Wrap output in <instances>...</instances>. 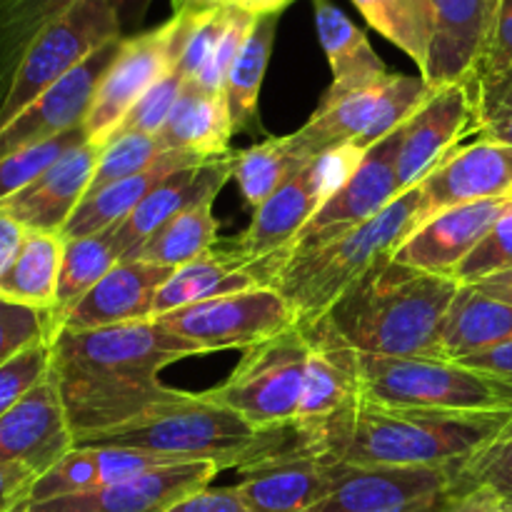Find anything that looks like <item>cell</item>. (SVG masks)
I'll return each instance as SVG.
<instances>
[{"label": "cell", "instance_id": "obj_1", "mask_svg": "<svg viewBox=\"0 0 512 512\" xmlns=\"http://www.w3.org/2000/svg\"><path fill=\"white\" fill-rule=\"evenodd\" d=\"M190 355L205 353L158 320L58 330L50 338V378L75 443L183 403L190 393L163 385L158 373Z\"/></svg>", "mask_w": 512, "mask_h": 512}, {"label": "cell", "instance_id": "obj_2", "mask_svg": "<svg viewBox=\"0 0 512 512\" xmlns=\"http://www.w3.org/2000/svg\"><path fill=\"white\" fill-rule=\"evenodd\" d=\"M458 288L453 278L385 255L340 295L315 328L363 355L445 358L443 325Z\"/></svg>", "mask_w": 512, "mask_h": 512}, {"label": "cell", "instance_id": "obj_3", "mask_svg": "<svg viewBox=\"0 0 512 512\" xmlns=\"http://www.w3.org/2000/svg\"><path fill=\"white\" fill-rule=\"evenodd\" d=\"M512 413L390 410L358 400L348 413L310 433L320 453L358 468H460L493 443Z\"/></svg>", "mask_w": 512, "mask_h": 512}, {"label": "cell", "instance_id": "obj_4", "mask_svg": "<svg viewBox=\"0 0 512 512\" xmlns=\"http://www.w3.org/2000/svg\"><path fill=\"white\" fill-rule=\"evenodd\" d=\"M135 448L165 455L178 463H215L220 470L240 473L283 455L318 450V440L300 425L255 428L253 423L225 405L213 403L205 393H190L183 403L155 410L145 418L105 433L78 440L75 448Z\"/></svg>", "mask_w": 512, "mask_h": 512}, {"label": "cell", "instance_id": "obj_5", "mask_svg": "<svg viewBox=\"0 0 512 512\" xmlns=\"http://www.w3.org/2000/svg\"><path fill=\"white\" fill-rule=\"evenodd\" d=\"M425 218L428 203L423 188L418 185L405 190L375 218L340 238L315 245L305 253H290L275 290L288 300L298 325L310 328L380 258L393 255Z\"/></svg>", "mask_w": 512, "mask_h": 512}, {"label": "cell", "instance_id": "obj_6", "mask_svg": "<svg viewBox=\"0 0 512 512\" xmlns=\"http://www.w3.org/2000/svg\"><path fill=\"white\" fill-rule=\"evenodd\" d=\"M360 400L390 410L512 413V383L450 358L358 353Z\"/></svg>", "mask_w": 512, "mask_h": 512}, {"label": "cell", "instance_id": "obj_7", "mask_svg": "<svg viewBox=\"0 0 512 512\" xmlns=\"http://www.w3.org/2000/svg\"><path fill=\"white\" fill-rule=\"evenodd\" d=\"M313 340L295 323L285 333L248 348L223 385L205 390L213 403L243 415L255 428L298 425Z\"/></svg>", "mask_w": 512, "mask_h": 512}, {"label": "cell", "instance_id": "obj_8", "mask_svg": "<svg viewBox=\"0 0 512 512\" xmlns=\"http://www.w3.org/2000/svg\"><path fill=\"white\" fill-rule=\"evenodd\" d=\"M125 38L108 0H78L30 43L0 105V128L105 43Z\"/></svg>", "mask_w": 512, "mask_h": 512}, {"label": "cell", "instance_id": "obj_9", "mask_svg": "<svg viewBox=\"0 0 512 512\" xmlns=\"http://www.w3.org/2000/svg\"><path fill=\"white\" fill-rule=\"evenodd\" d=\"M360 158L363 153L355 150L353 145L333 150V153L310 160L288 183L280 185L255 210L248 230L235 238L245 258L263 260L278 250L293 248V240L298 238L300 230L318 213L320 205L348 180Z\"/></svg>", "mask_w": 512, "mask_h": 512}, {"label": "cell", "instance_id": "obj_10", "mask_svg": "<svg viewBox=\"0 0 512 512\" xmlns=\"http://www.w3.org/2000/svg\"><path fill=\"white\" fill-rule=\"evenodd\" d=\"M153 320L165 325L170 333L195 343L203 353L253 348L298 323L288 300L275 288L203 300Z\"/></svg>", "mask_w": 512, "mask_h": 512}, {"label": "cell", "instance_id": "obj_11", "mask_svg": "<svg viewBox=\"0 0 512 512\" xmlns=\"http://www.w3.org/2000/svg\"><path fill=\"white\" fill-rule=\"evenodd\" d=\"M455 470L348 465L338 488L305 512H448Z\"/></svg>", "mask_w": 512, "mask_h": 512}, {"label": "cell", "instance_id": "obj_12", "mask_svg": "<svg viewBox=\"0 0 512 512\" xmlns=\"http://www.w3.org/2000/svg\"><path fill=\"white\" fill-rule=\"evenodd\" d=\"M400 138H403V128L365 150L348 180L320 205L318 213L300 230L290 253H305L315 245L340 238L365 220L375 218L380 210H385L398 198L400 183L395 165H398Z\"/></svg>", "mask_w": 512, "mask_h": 512}, {"label": "cell", "instance_id": "obj_13", "mask_svg": "<svg viewBox=\"0 0 512 512\" xmlns=\"http://www.w3.org/2000/svg\"><path fill=\"white\" fill-rule=\"evenodd\" d=\"M173 18L153 30L123 38L118 55L100 80L95 98L85 115V135L103 148L135 103L173 68L170 63Z\"/></svg>", "mask_w": 512, "mask_h": 512}, {"label": "cell", "instance_id": "obj_14", "mask_svg": "<svg viewBox=\"0 0 512 512\" xmlns=\"http://www.w3.org/2000/svg\"><path fill=\"white\" fill-rule=\"evenodd\" d=\"M288 258L290 248L278 250L263 260H250L240 250L238 240H228V243L218 240L208 253L170 275L168 283L155 295L153 318L203 303V300L223 298V295L275 288Z\"/></svg>", "mask_w": 512, "mask_h": 512}, {"label": "cell", "instance_id": "obj_15", "mask_svg": "<svg viewBox=\"0 0 512 512\" xmlns=\"http://www.w3.org/2000/svg\"><path fill=\"white\" fill-rule=\"evenodd\" d=\"M120 45H123V38L105 43L78 68L50 85L45 93H40L5 128H0V158L30 148V145L45 143L50 138H58V135L83 125L90 103L95 98V90H98L103 75L108 73Z\"/></svg>", "mask_w": 512, "mask_h": 512}, {"label": "cell", "instance_id": "obj_16", "mask_svg": "<svg viewBox=\"0 0 512 512\" xmlns=\"http://www.w3.org/2000/svg\"><path fill=\"white\" fill-rule=\"evenodd\" d=\"M218 473L215 463H173L88 493L23 503L13 512H165L178 500L208 488Z\"/></svg>", "mask_w": 512, "mask_h": 512}, {"label": "cell", "instance_id": "obj_17", "mask_svg": "<svg viewBox=\"0 0 512 512\" xmlns=\"http://www.w3.org/2000/svg\"><path fill=\"white\" fill-rule=\"evenodd\" d=\"M473 100L465 83L433 90L418 113L403 125L398 153L400 193L418 188L430 173L460 148L463 135H473Z\"/></svg>", "mask_w": 512, "mask_h": 512}, {"label": "cell", "instance_id": "obj_18", "mask_svg": "<svg viewBox=\"0 0 512 512\" xmlns=\"http://www.w3.org/2000/svg\"><path fill=\"white\" fill-rule=\"evenodd\" d=\"M345 473L348 463L320 450H305L245 470L233 488L250 512H305L328 498Z\"/></svg>", "mask_w": 512, "mask_h": 512}, {"label": "cell", "instance_id": "obj_19", "mask_svg": "<svg viewBox=\"0 0 512 512\" xmlns=\"http://www.w3.org/2000/svg\"><path fill=\"white\" fill-rule=\"evenodd\" d=\"M233 168L235 153H225L165 175L123 223L110 228L120 260L128 258L138 245H143L155 230L163 228L175 215L185 213L205 200L218 198L223 185L233 178Z\"/></svg>", "mask_w": 512, "mask_h": 512}, {"label": "cell", "instance_id": "obj_20", "mask_svg": "<svg viewBox=\"0 0 512 512\" xmlns=\"http://www.w3.org/2000/svg\"><path fill=\"white\" fill-rule=\"evenodd\" d=\"M73 448L75 438L50 375L0 418V463L43 475Z\"/></svg>", "mask_w": 512, "mask_h": 512}, {"label": "cell", "instance_id": "obj_21", "mask_svg": "<svg viewBox=\"0 0 512 512\" xmlns=\"http://www.w3.org/2000/svg\"><path fill=\"white\" fill-rule=\"evenodd\" d=\"M100 160V145H75L60 155L40 178L10 198L0 200V210L13 215L28 230L40 233H63L65 223L75 213L93 183Z\"/></svg>", "mask_w": 512, "mask_h": 512}, {"label": "cell", "instance_id": "obj_22", "mask_svg": "<svg viewBox=\"0 0 512 512\" xmlns=\"http://www.w3.org/2000/svg\"><path fill=\"white\" fill-rule=\"evenodd\" d=\"M505 203L508 200H485V203L455 205L428 215L395 250L393 258L430 275L453 278L460 263L485 238Z\"/></svg>", "mask_w": 512, "mask_h": 512}, {"label": "cell", "instance_id": "obj_23", "mask_svg": "<svg viewBox=\"0 0 512 512\" xmlns=\"http://www.w3.org/2000/svg\"><path fill=\"white\" fill-rule=\"evenodd\" d=\"M173 273L175 268L145 260H118L105 278L68 310L58 330H95L153 320L155 295Z\"/></svg>", "mask_w": 512, "mask_h": 512}, {"label": "cell", "instance_id": "obj_24", "mask_svg": "<svg viewBox=\"0 0 512 512\" xmlns=\"http://www.w3.org/2000/svg\"><path fill=\"white\" fill-rule=\"evenodd\" d=\"M420 188L428 215L455 205L512 200V145L475 140L453 150Z\"/></svg>", "mask_w": 512, "mask_h": 512}, {"label": "cell", "instance_id": "obj_25", "mask_svg": "<svg viewBox=\"0 0 512 512\" xmlns=\"http://www.w3.org/2000/svg\"><path fill=\"white\" fill-rule=\"evenodd\" d=\"M500 0H433L435 33L420 73L430 90L468 83L488 43Z\"/></svg>", "mask_w": 512, "mask_h": 512}, {"label": "cell", "instance_id": "obj_26", "mask_svg": "<svg viewBox=\"0 0 512 512\" xmlns=\"http://www.w3.org/2000/svg\"><path fill=\"white\" fill-rule=\"evenodd\" d=\"M173 463H178V460L135 448H108V445L73 448L48 473L35 478L25 503H40V500L63 498V495L88 493V490L105 488V485L133 478V475L145 473V470L163 468V465Z\"/></svg>", "mask_w": 512, "mask_h": 512}, {"label": "cell", "instance_id": "obj_27", "mask_svg": "<svg viewBox=\"0 0 512 512\" xmlns=\"http://www.w3.org/2000/svg\"><path fill=\"white\" fill-rule=\"evenodd\" d=\"M305 330L313 340V350L305 373L298 425L315 430L318 425L348 413L360 400L358 353L315 325Z\"/></svg>", "mask_w": 512, "mask_h": 512}, {"label": "cell", "instance_id": "obj_28", "mask_svg": "<svg viewBox=\"0 0 512 512\" xmlns=\"http://www.w3.org/2000/svg\"><path fill=\"white\" fill-rule=\"evenodd\" d=\"M203 155L190 153V150H168V153L160 155L153 165H148L140 173L130 175V178L118 180V183H110L105 188H100L98 193L85 195L83 203L75 208V213L70 215V220L63 228V240L73 238H85V235L103 233V230L113 228V225L123 223L130 213L140 205V200L165 178L173 170L185 168V165L203 163Z\"/></svg>", "mask_w": 512, "mask_h": 512}, {"label": "cell", "instance_id": "obj_29", "mask_svg": "<svg viewBox=\"0 0 512 512\" xmlns=\"http://www.w3.org/2000/svg\"><path fill=\"white\" fill-rule=\"evenodd\" d=\"M313 8L320 45L333 70L328 93H353L388 78V68L363 30L333 0H313Z\"/></svg>", "mask_w": 512, "mask_h": 512}, {"label": "cell", "instance_id": "obj_30", "mask_svg": "<svg viewBox=\"0 0 512 512\" xmlns=\"http://www.w3.org/2000/svg\"><path fill=\"white\" fill-rule=\"evenodd\" d=\"M388 78L368 85V88L353 90V93H325L323 103L315 110L313 118L300 130L290 133V140L298 148V153L310 163L320 155L353 145L373 123V115L378 110L380 95H383Z\"/></svg>", "mask_w": 512, "mask_h": 512}, {"label": "cell", "instance_id": "obj_31", "mask_svg": "<svg viewBox=\"0 0 512 512\" xmlns=\"http://www.w3.org/2000/svg\"><path fill=\"white\" fill-rule=\"evenodd\" d=\"M233 133L223 95H213L193 80H185L173 113L155 138L163 150H190L203 158H218L230 153L228 143Z\"/></svg>", "mask_w": 512, "mask_h": 512}, {"label": "cell", "instance_id": "obj_32", "mask_svg": "<svg viewBox=\"0 0 512 512\" xmlns=\"http://www.w3.org/2000/svg\"><path fill=\"white\" fill-rule=\"evenodd\" d=\"M512 340V305L460 285L443 325V355L463 360Z\"/></svg>", "mask_w": 512, "mask_h": 512}, {"label": "cell", "instance_id": "obj_33", "mask_svg": "<svg viewBox=\"0 0 512 512\" xmlns=\"http://www.w3.org/2000/svg\"><path fill=\"white\" fill-rule=\"evenodd\" d=\"M278 18V13H265L255 18L253 28L230 68L228 85H225V105H228L235 133H263L258 120V98L270 53H273Z\"/></svg>", "mask_w": 512, "mask_h": 512}, {"label": "cell", "instance_id": "obj_34", "mask_svg": "<svg viewBox=\"0 0 512 512\" xmlns=\"http://www.w3.org/2000/svg\"><path fill=\"white\" fill-rule=\"evenodd\" d=\"M65 240L60 233L28 230L18 260L0 283V298L50 313L58 295Z\"/></svg>", "mask_w": 512, "mask_h": 512}, {"label": "cell", "instance_id": "obj_35", "mask_svg": "<svg viewBox=\"0 0 512 512\" xmlns=\"http://www.w3.org/2000/svg\"><path fill=\"white\" fill-rule=\"evenodd\" d=\"M118 260L120 255L113 243V230L110 228L103 230V233L85 235V238L65 240L58 295H55L53 310L48 313L50 338L58 333L68 310L75 308L88 295V290L95 288Z\"/></svg>", "mask_w": 512, "mask_h": 512}, {"label": "cell", "instance_id": "obj_36", "mask_svg": "<svg viewBox=\"0 0 512 512\" xmlns=\"http://www.w3.org/2000/svg\"><path fill=\"white\" fill-rule=\"evenodd\" d=\"M215 200L195 205L185 213L155 230L143 245L133 250L128 258L145 263L165 265V268H183L218 243V220L213 215Z\"/></svg>", "mask_w": 512, "mask_h": 512}, {"label": "cell", "instance_id": "obj_37", "mask_svg": "<svg viewBox=\"0 0 512 512\" xmlns=\"http://www.w3.org/2000/svg\"><path fill=\"white\" fill-rule=\"evenodd\" d=\"M353 5L423 73L435 33L433 0H353Z\"/></svg>", "mask_w": 512, "mask_h": 512}, {"label": "cell", "instance_id": "obj_38", "mask_svg": "<svg viewBox=\"0 0 512 512\" xmlns=\"http://www.w3.org/2000/svg\"><path fill=\"white\" fill-rule=\"evenodd\" d=\"M78 0H0V105L25 50Z\"/></svg>", "mask_w": 512, "mask_h": 512}, {"label": "cell", "instance_id": "obj_39", "mask_svg": "<svg viewBox=\"0 0 512 512\" xmlns=\"http://www.w3.org/2000/svg\"><path fill=\"white\" fill-rule=\"evenodd\" d=\"M308 160L298 153L290 135L283 138H268L235 153L233 178L243 193L245 203L258 210L275 190L288 183L298 170H303Z\"/></svg>", "mask_w": 512, "mask_h": 512}, {"label": "cell", "instance_id": "obj_40", "mask_svg": "<svg viewBox=\"0 0 512 512\" xmlns=\"http://www.w3.org/2000/svg\"><path fill=\"white\" fill-rule=\"evenodd\" d=\"M512 80V0H500L495 10L493 28H490L488 43H485L483 55L475 65L473 75L468 78L470 100H473L475 123L488 113L490 105L500 98Z\"/></svg>", "mask_w": 512, "mask_h": 512}, {"label": "cell", "instance_id": "obj_41", "mask_svg": "<svg viewBox=\"0 0 512 512\" xmlns=\"http://www.w3.org/2000/svg\"><path fill=\"white\" fill-rule=\"evenodd\" d=\"M473 490H488L503 503H512V420L493 443L485 445L455 470V500Z\"/></svg>", "mask_w": 512, "mask_h": 512}, {"label": "cell", "instance_id": "obj_42", "mask_svg": "<svg viewBox=\"0 0 512 512\" xmlns=\"http://www.w3.org/2000/svg\"><path fill=\"white\" fill-rule=\"evenodd\" d=\"M433 90L425 85L423 78L418 75H403V73H390L388 83H385L383 95H380L378 110L373 115V123L368 125L363 135L353 143L355 150L365 153L373 145H378L380 140L388 138L390 133H395L398 128H403L415 113H418L420 105L430 98Z\"/></svg>", "mask_w": 512, "mask_h": 512}, {"label": "cell", "instance_id": "obj_43", "mask_svg": "<svg viewBox=\"0 0 512 512\" xmlns=\"http://www.w3.org/2000/svg\"><path fill=\"white\" fill-rule=\"evenodd\" d=\"M85 140H88L85 128L78 125V128L68 130V133L58 135V138H50L45 143L30 145V148H23L18 153H10L5 158H0V200L28 188L60 155L68 153L75 145L85 143Z\"/></svg>", "mask_w": 512, "mask_h": 512}, {"label": "cell", "instance_id": "obj_44", "mask_svg": "<svg viewBox=\"0 0 512 512\" xmlns=\"http://www.w3.org/2000/svg\"><path fill=\"white\" fill-rule=\"evenodd\" d=\"M163 153H168V150H163V145H160V140L155 138V135H115V138H110L108 143L100 148L98 168H95L88 195L98 193L105 185L118 183V180L140 173V170H145L148 165H153Z\"/></svg>", "mask_w": 512, "mask_h": 512}, {"label": "cell", "instance_id": "obj_45", "mask_svg": "<svg viewBox=\"0 0 512 512\" xmlns=\"http://www.w3.org/2000/svg\"><path fill=\"white\" fill-rule=\"evenodd\" d=\"M508 270H512V200L503 205L478 248L460 263L453 280L458 285H478L485 278L508 273Z\"/></svg>", "mask_w": 512, "mask_h": 512}, {"label": "cell", "instance_id": "obj_46", "mask_svg": "<svg viewBox=\"0 0 512 512\" xmlns=\"http://www.w3.org/2000/svg\"><path fill=\"white\" fill-rule=\"evenodd\" d=\"M50 375V340H38L0 365V418Z\"/></svg>", "mask_w": 512, "mask_h": 512}, {"label": "cell", "instance_id": "obj_47", "mask_svg": "<svg viewBox=\"0 0 512 512\" xmlns=\"http://www.w3.org/2000/svg\"><path fill=\"white\" fill-rule=\"evenodd\" d=\"M185 78L175 68H170L138 103L130 108V113L125 115V120L120 123V128L115 130V135L125 133H143V135H158L163 130L165 120L173 113L175 103H178L180 93H183Z\"/></svg>", "mask_w": 512, "mask_h": 512}, {"label": "cell", "instance_id": "obj_48", "mask_svg": "<svg viewBox=\"0 0 512 512\" xmlns=\"http://www.w3.org/2000/svg\"><path fill=\"white\" fill-rule=\"evenodd\" d=\"M255 18H258V15H253L250 10L235 8L233 5L228 25H225L223 35H220L213 55H210V60L205 63V68L200 70V75L193 83H198L200 88L208 90V93L223 95L225 98V85H228L230 68H233L235 58H238L240 48H243L245 38H248L250 28H253Z\"/></svg>", "mask_w": 512, "mask_h": 512}, {"label": "cell", "instance_id": "obj_49", "mask_svg": "<svg viewBox=\"0 0 512 512\" xmlns=\"http://www.w3.org/2000/svg\"><path fill=\"white\" fill-rule=\"evenodd\" d=\"M38 340H50V315L0 298V365Z\"/></svg>", "mask_w": 512, "mask_h": 512}, {"label": "cell", "instance_id": "obj_50", "mask_svg": "<svg viewBox=\"0 0 512 512\" xmlns=\"http://www.w3.org/2000/svg\"><path fill=\"white\" fill-rule=\"evenodd\" d=\"M473 135H478V140L512 145V80L500 98L490 105L488 113L475 123Z\"/></svg>", "mask_w": 512, "mask_h": 512}, {"label": "cell", "instance_id": "obj_51", "mask_svg": "<svg viewBox=\"0 0 512 512\" xmlns=\"http://www.w3.org/2000/svg\"><path fill=\"white\" fill-rule=\"evenodd\" d=\"M165 512H250L235 488H203Z\"/></svg>", "mask_w": 512, "mask_h": 512}, {"label": "cell", "instance_id": "obj_52", "mask_svg": "<svg viewBox=\"0 0 512 512\" xmlns=\"http://www.w3.org/2000/svg\"><path fill=\"white\" fill-rule=\"evenodd\" d=\"M38 475L25 465L0 463V512H13L28 500L30 485Z\"/></svg>", "mask_w": 512, "mask_h": 512}, {"label": "cell", "instance_id": "obj_53", "mask_svg": "<svg viewBox=\"0 0 512 512\" xmlns=\"http://www.w3.org/2000/svg\"><path fill=\"white\" fill-rule=\"evenodd\" d=\"M25 238H28V228L18 223L10 213L0 210V283L18 260Z\"/></svg>", "mask_w": 512, "mask_h": 512}, {"label": "cell", "instance_id": "obj_54", "mask_svg": "<svg viewBox=\"0 0 512 512\" xmlns=\"http://www.w3.org/2000/svg\"><path fill=\"white\" fill-rule=\"evenodd\" d=\"M458 363L495 375V378L505 380V383H512V340L510 343L495 345V348L468 355V358L458 360Z\"/></svg>", "mask_w": 512, "mask_h": 512}, {"label": "cell", "instance_id": "obj_55", "mask_svg": "<svg viewBox=\"0 0 512 512\" xmlns=\"http://www.w3.org/2000/svg\"><path fill=\"white\" fill-rule=\"evenodd\" d=\"M108 3L110 8L115 10V18H118L120 30H123V35L128 38V35L140 33L138 28L143 25L153 0H108Z\"/></svg>", "mask_w": 512, "mask_h": 512}, {"label": "cell", "instance_id": "obj_56", "mask_svg": "<svg viewBox=\"0 0 512 512\" xmlns=\"http://www.w3.org/2000/svg\"><path fill=\"white\" fill-rule=\"evenodd\" d=\"M503 500L495 498L488 490H473L450 505L448 512H505Z\"/></svg>", "mask_w": 512, "mask_h": 512}, {"label": "cell", "instance_id": "obj_57", "mask_svg": "<svg viewBox=\"0 0 512 512\" xmlns=\"http://www.w3.org/2000/svg\"><path fill=\"white\" fill-rule=\"evenodd\" d=\"M293 0H213L210 8L215 5H235V8L250 10L253 15H265V13H283Z\"/></svg>", "mask_w": 512, "mask_h": 512}, {"label": "cell", "instance_id": "obj_58", "mask_svg": "<svg viewBox=\"0 0 512 512\" xmlns=\"http://www.w3.org/2000/svg\"><path fill=\"white\" fill-rule=\"evenodd\" d=\"M475 288H478L480 293L490 295V298L503 300V303L512 305V270H508V273L493 275V278H485L483 283H478Z\"/></svg>", "mask_w": 512, "mask_h": 512}, {"label": "cell", "instance_id": "obj_59", "mask_svg": "<svg viewBox=\"0 0 512 512\" xmlns=\"http://www.w3.org/2000/svg\"><path fill=\"white\" fill-rule=\"evenodd\" d=\"M503 510H505V512H512V503H505Z\"/></svg>", "mask_w": 512, "mask_h": 512}]
</instances>
